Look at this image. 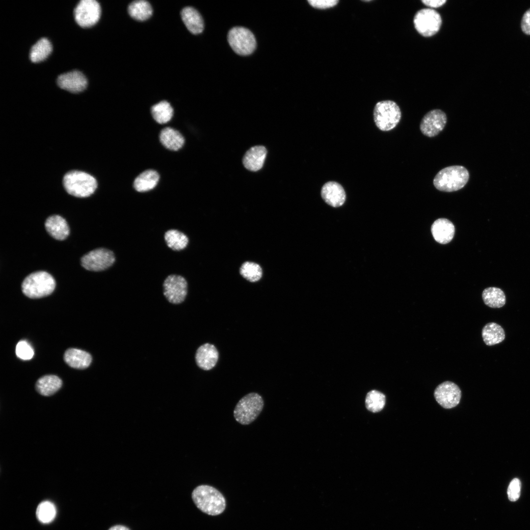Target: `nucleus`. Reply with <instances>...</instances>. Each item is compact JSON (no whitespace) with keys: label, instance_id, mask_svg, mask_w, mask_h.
Returning a JSON list of instances; mask_svg holds the SVG:
<instances>
[{"label":"nucleus","instance_id":"2f4dec72","mask_svg":"<svg viewBox=\"0 0 530 530\" xmlns=\"http://www.w3.org/2000/svg\"><path fill=\"white\" fill-rule=\"evenodd\" d=\"M365 403L369 411L374 413L379 412L385 406V396L378 391H371L366 396Z\"/></svg>","mask_w":530,"mask_h":530},{"label":"nucleus","instance_id":"7c9ffc66","mask_svg":"<svg viewBox=\"0 0 530 530\" xmlns=\"http://www.w3.org/2000/svg\"><path fill=\"white\" fill-rule=\"evenodd\" d=\"M240 275L250 282L259 281L263 276V270L257 263L247 261L243 263L239 269Z\"/></svg>","mask_w":530,"mask_h":530},{"label":"nucleus","instance_id":"9d476101","mask_svg":"<svg viewBox=\"0 0 530 530\" xmlns=\"http://www.w3.org/2000/svg\"><path fill=\"white\" fill-rule=\"evenodd\" d=\"M101 6L95 0H81L74 10L76 22L81 27H89L99 21L101 16Z\"/></svg>","mask_w":530,"mask_h":530},{"label":"nucleus","instance_id":"58836bf2","mask_svg":"<svg viewBox=\"0 0 530 530\" xmlns=\"http://www.w3.org/2000/svg\"><path fill=\"white\" fill-rule=\"evenodd\" d=\"M108 530H130L129 528L122 525H116L111 527Z\"/></svg>","mask_w":530,"mask_h":530},{"label":"nucleus","instance_id":"5701e85b","mask_svg":"<svg viewBox=\"0 0 530 530\" xmlns=\"http://www.w3.org/2000/svg\"><path fill=\"white\" fill-rule=\"evenodd\" d=\"M159 139L165 148L172 151H177L181 149L185 142L183 135L177 130L170 127L161 130Z\"/></svg>","mask_w":530,"mask_h":530},{"label":"nucleus","instance_id":"dca6fc26","mask_svg":"<svg viewBox=\"0 0 530 530\" xmlns=\"http://www.w3.org/2000/svg\"><path fill=\"white\" fill-rule=\"evenodd\" d=\"M321 196L325 203L333 207L341 206L346 199L343 187L335 181H329L323 185L321 189Z\"/></svg>","mask_w":530,"mask_h":530},{"label":"nucleus","instance_id":"393cba45","mask_svg":"<svg viewBox=\"0 0 530 530\" xmlns=\"http://www.w3.org/2000/svg\"><path fill=\"white\" fill-rule=\"evenodd\" d=\"M482 336L487 345H493L503 342L505 332L501 326L495 322L486 324L482 330Z\"/></svg>","mask_w":530,"mask_h":530},{"label":"nucleus","instance_id":"7ed1b4c3","mask_svg":"<svg viewBox=\"0 0 530 530\" xmlns=\"http://www.w3.org/2000/svg\"><path fill=\"white\" fill-rule=\"evenodd\" d=\"M55 282L49 273L39 271L27 276L22 284L23 293L30 298H39L50 295L54 291Z\"/></svg>","mask_w":530,"mask_h":530},{"label":"nucleus","instance_id":"f03ea898","mask_svg":"<svg viewBox=\"0 0 530 530\" xmlns=\"http://www.w3.org/2000/svg\"><path fill=\"white\" fill-rule=\"evenodd\" d=\"M469 177V171L466 167L462 165H451L439 171L434 177L433 184L439 191L453 192L463 188Z\"/></svg>","mask_w":530,"mask_h":530},{"label":"nucleus","instance_id":"b1692460","mask_svg":"<svg viewBox=\"0 0 530 530\" xmlns=\"http://www.w3.org/2000/svg\"><path fill=\"white\" fill-rule=\"evenodd\" d=\"M159 178L157 171L152 169L145 170L135 179L133 187L138 192L149 191L157 186Z\"/></svg>","mask_w":530,"mask_h":530},{"label":"nucleus","instance_id":"f3484780","mask_svg":"<svg viewBox=\"0 0 530 530\" xmlns=\"http://www.w3.org/2000/svg\"><path fill=\"white\" fill-rule=\"evenodd\" d=\"M431 230L434 239L441 244L450 242L455 233L454 225L446 218L436 220L432 224Z\"/></svg>","mask_w":530,"mask_h":530},{"label":"nucleus","instance_id":"e433bc0d","mask_svg":"<svg viewBox=\"0 0 530 530\" xmlns=\"http://www.w3.org/2000/svg\"><path fill=\"white\" fill-rule=\"evenodd\" d=\"M521 27L525 34L530 35V8L528 9L523 15L521 22Z\"/></svg>","mask_w":530,"mask_h":530},{"label":"nucleus","instance_id":"aec40b11","mask_svg":"<svg viewBox=\"0 0 530 530\" xmlns=\"http://www.w3.org/2000/svg\"><path fill=\"white\" fill-rule=\"evenodd\" d=\"M182 19L187 29L192 34H198L204 29L203 18L195 8L192 7L184 8L181 12Z\"/></svg>","mask_w":530,"mask_h":530},{"label":"nucleus","instance_id":"39448f33","mask_svg":"<svg viewBox=\"0 0 530 530\" xmlns=\"http://www.w3.org/2000/svg\"><path fill=\"white\" fill-rule=\"evenodd\" d=\"M264 402L261 396L250 393L238 401L234 410V416L241 424L247 425L256 419L262 412Z\"/></svg>","mask_w":530,"mask_h":530},{"label":"nucleus","instance_id":"cd10ccee","mask_svg":"<svg viewBox=\"0 0 530 530\" xmlns=\"http://www.w3.org/2000/svg\"><path fill=\"white\" fill-rule=\"evenodd\" d=\"M52 51V46L50 41L46 38H42L31 47L29 53L30 59L34 63L42 61L47 58Z\"/></svg>","mask_w":530,"mask_h":530},{"label":"nucleus","instance_id":"72a5a7b5","mask_svg":"<svg viewBox=\"0 0 530 530\" xmlns=\"http://www.w3.org/2000/svg\"><path fill=\"white\" fill-rule=\"evenodd\" d=\"M16 355L23 360L31 359L34 355V350L30 344L26 341H20L16 346Z\"/></svg>","mask_w":530,"mask_h":530},{"label":"nucleus","instance_id":"473e14b6","mask_svg":"<svg viewBox=\"0 0 530 530\" xmlns=\"http://www.w3.org/2000/svg\"><path fill=\"white\" fill-rule=\"evenodd\" d=\"M36 513L39 521L43 523H48L54 519L56 514V509L52 503L44 501L38 505Z\"/></svg>","mask_w":530,"mask_h":530},{"label":"nucleus","instance_id":"0eeeda50","mask_svg":"<svg viewBox=\"0 0 530 530\" xmlns=\"http://www.w3.org/2000/svg\"><path fill=\"white\" fill-rule=\"evenodd\" d=\"M228 41L234 51L241 55L251 54L256 47L254 34L248 29L243 27L232 28L228 32Z\"/></svg>","mask_w":530,"mask_h":530},{"label":"nucleus","instance_id":"6ab92c4d","mask_svg":"<svg viewBox=\"0 0 530 530\" xmlns=\"http://www.w3.org/2000/svg\"><path fill=\"white\" fill-rule=\"evenodd\" d=\"M267 151L263 146H255L251 148L244 155L243 164L249 170L257 171L263 166Z\"/></svg>","mask_w":530,"mask_h":530},{"label":"nucleus","instance_id":"4be33fe9","mask_svg":"<svg viewBox=\"0 0 530 530\" xmlns=\"http://www.w3.org/2000/svg\"><path fill=\"white\" fill-rule=\"evenodd\" d=\"M62 385V380L57 376L47 375L41 377L37 381L35 389L40 395L50 396L58 391Z\"/></svg>","mask_w":530,"mask_h":530},{"label":"nucleus","instance_id":"423d86ee","mask_svg":"<svg viewBox=\"0 0 530 530\" xmlns=\"http://www.w3.org/2000/svg\"><path fill=\"white\" fill-rule=\"evenodd\" d=\"M373 119L376 127L387 132L394 129L399 123L401 112L394 101L384 100L377 102L373 109Z\"/></svg>","mask_w":530,"mask_h":530},{"label":"nucleus","instance_id":"20e7f679","mask_svg":"<svg viewBox=\"0 0 530 530\" xmlns=\"http://www.w3.org/2000/svg\"><path fill=\"white\" fill-rule=\"evenodd\" d=\"M64 187L70 195L86 197L92 195L97 187L96 180L90 174L80 171L67 173L63 180Z\"/></svg>","mask_w":530,"mask_h":530},{"label":"nucleus","instance_id":"4468645a","mask_svg":"<svg viewBox=\"0 0 530 530\" xmlns=\"http://www.w3.org/2000/svg\"><path fill=\"white\" fill-rule=\"evenodd\" d=\"M57 83L61 89L72 93H79L85 89L87 81L81 72L73 70L59 75Z\"/></svg>","mask_w":530,"mask_h":530},{"label":"nucleus","instance_id":"bb28decb","mask_svg":"<svg viewBox=\"0 0 530 530\" xmlns=\"http://www.w3.org/2000/svg\"><path fill=\"white\" fill-rule=\"evenodd\" d=\"M128 10L131 17L140 21L148 19L153 13L150 4L144 0L132 1L129 4Z\"/></svg>","mask_w":530,"mask_h":530},{"label":"nucleus","instance_id":"c756f323","mask_svg":"<svg viewBox=\"0 0 530 530\" xmlns=\"http://www.w3.org/2000/svg\"><path fill=\"white\" fill-rule=\"evenodd\" d=\"M167 246L174 250L184 249L187 246L188 238L183 233L177 230H169L164 235Z\"/></svg>","mask_w":530,"mask_h":530},{"label":"nucleus","instance_id":"6e6552de","mask_svg":"<svg viewBox=\"0 0 530 530\" xmlns=\"http://www.w3.org/2000/svg\"><path fill=\"white\" fill-rule=\"evenodd\" d=\"M413 23L417 31L422 36L430 37L435 34L442 25L440 14L435 10L423 8L415 14Z\"/></svg>","mask_w":530,"mask_h":530},{"label":"nucleus","instance_id":"f704fd0d","mask_svg":"<svg viewBox=\"0 0 530 530\" xmlns=\"http://www.w3.org/2000/svg\"><path fill=\"white\" fill-rule=\"evenodd\" d=\"M521 483L517 478L513 479L509 483L507 489V495L509 500L512 502L517 501L521 494Z\"/></svg>","mask_w":530,"mask_h":530},{"label":"nucleus","instance_id":"c9c22d12","mask_svg":"<svg viewBox=\"0 0 530 530\" xmlns=\"http://www.w3.org/2000/svg\"><path fill=\"white\" fill-rule=\"evenodd\" d=\"M337 0H308V2L316 8L326 9L335 6L339 2Z\"/></svg>","mask_w":530,"mask_h":530},{"label":"nucleus","instance_id":"1a4fd4ad","mask_svg":"<svg viewBox=\"0 0 530 530\" xmlns=\"http://www.w3.org/2000/svg\"><path fill=\"white\" fill-rule=\"evenodd\" d=\"M115 258L111 251L106 248L93 250L81 259V265L85 269L93 271L105 270L114 263Z\"/></svg>","mask_w":530,"mask_h":530},{"label":"nucleus","instance_id":"c85d7f7f","mask_svg":"<svg viewBox=\"0 0 530 530\" xmlns=\"http://www.w3.org/2000/svg\"><path fill=\"white\" fill-rule=\"evenodd\" d=\"M151 114L156 122L159 124H164L172 118L173 109L168 102L162 101L152 106Z\"/></svg>","mask_w":530,"mask_h":530},{"label":"nucleus","instance_id":"f8f14e48","mask_svg":"<svg viewBox=\"0 0 530 530\" xmlns=\"http://www.w3.org/2000/svg\"><path fill=\"white\" fill-rule=\"evenodd\" d=\"M447 122L446 114L439 109H434L427 112L420 124L421 132L428 137L437 136L444 129Z\"/></svg>","mask_w":530,"mask_h":530},{"label":"nucleus","instance_id":"412c9836","mask_svg":"<svg viewBox=\"0 0 530 530\" xmlns=\"http://www.w3.org/2000/svg\"><path fill=\"white\" fill-rule=\"evenodd\" d=\"M64 360L72 368L84 369L90 365L92 357L85 351L77 348H69L64 354Z\"/></svg>","mask_w":530,"mask_h":530},{"label":"nucleus","instance_id":"2eb2a0df","mask_svg":"<svg viewBox=\"0 0 530 530\" xmlns=\"http://www.w3.org/2000/svg\"><path fill=\"white\" fill-rule=\"evenodd\" d=\"M195 359L199 368L205 371L211 370L217 363L219 352L213 344L205 343L197 348Z\"/></svg>","mask_w":530,"mask_h":530},{"label":"nucleus","instance_id":"a878e982","mask_svg":"<svg viewBox=\"0 0 530 530\" xmlns=\"http://www.w3.org/2000/svg\"><path fill=\"white\" fill-rule=\"evenodd\" d=\"M482 297L485 305L493 308H499L504 306L506 302L504 292L500 288L489 287L484 289Z\"/></svg>","mask_w":530,"mask_h":530},{"label":"nucleus","instance_id":"ddd939ff","mask_svg":"<svg viewBox=\"0 0 530 530\" xmlns=\"http://www.w3.org/2000/svg\"><path fill=\"white\" fill-rule=\"evenodd\" d=\"M434 398L443 407L450 409L459 403L461 391L454 383L446 381L439 384L435 389Z\"/></svg>","mask_w":530,"mask_h":530},{"label":"nucleus","instance_id":"a211bd4d","mask_svg":"<svg viewBox=\"0 0 530 530\" xmlns=\"http://www.w3.org/2000/svg\"><path fill=\"white\" fill-rule=\"evenodd\" d=\"M45 226L49 235L57 240H64L69 234V227L66 221L58 215L49 216L45 221Z\"/></svg>","mask_w":530,"mask_h":530},{"label":"nucleus","instance_id":"9b49d317","mask_svg":"<svg viewBox=\"0 0 530 530\" xmlns=\"http://www.w3.org/2000/svg\"><path fill=\"white\" fill-rule=\"evenodd\" d=\"M163 294L173 304L183 302L187 295V283L182 276L172 274L168 276L163 284Z\"/></svg>","mask_w":530,"mask_h":530},{"label":"nucleus","instance_id":"4c0bfd02","mask_svg":"<svg viewBox=\"0 0 530 530\" xmlns=\"http://www.w3.org/2000/svg\"><path fill=\"white\" fill-rule=\"evenodd\" d=\"M422 2L425 5L430 7L437 8L444 5L447 2L446 0H422Z\"/></svg>","mask_w":530,"mask_h":530},{"label":"nucleus","instance_id":"f257e3e1","mask_svg":"<svg viewBox=\"0 0 530 530\" xmlns=\"http://www.w3.org/2000/svg\"><path fill=\"white\" fill-rule=\"evenodd\" d=\"M192 498L196 506L202 512L212 516L222 513L226 507L223 495L214 487L201 485L192 493Z\"/></svg>","mask_w":530,"mask_h":530}]
</instances>
